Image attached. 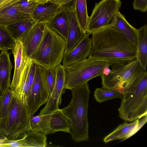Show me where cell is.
I'll list each match as a JSON object with an SVG mask.
<instances>
[{
	"label": "cell",
	"instance_id": "obj_1",
	"mask_svg": "<svg viewBox=\"0 0 147 147\" xmlns=\"http://www.w3.org/2000/svg\"><path fill=\"white\" fill-rule=\"evenodd\" d=\"M91 35V49L88 57L106 62L111 66L136 59V48L114 26L102 28Z\"/></svg>",
	"mask_w": 147,
	"mask_h": 147
},
{
	"label": "cell",
	"instance_id": "obj_2",
	"mask_svg": "<svg viewBox=\"0 0 147 147\" xmlns=\"http://www.w3.org/2000/svg\"><path fill=\"white\" fill-rule=\"evenodd\" d=\"M70 90L71 101L61 110L70 123V134L74 141H87L89 138L88 111L90 93L88 84L87 83Z\"/></svg>",
	"mask_w": 147,
	"mask_h": 147
},
{
	"label": "cell",
	"instance_id": "obj_3",
	"mask_svg": "<svg viewBox=\"0 0 147 147\" xmlns=\"http://www.w3.org/2000/svg\"><path fill=\"white\" fill-rule=\"evenodd\" d=\"M109 72L100 76L102 86L123 93L136 87L146 72L136 59L111 65Z\"/></svg>",
	"mask_w": 147,
	"mask_h": 147
},
{
	"label": "cell",
	"instance_id": "obj_4",
	"mask_svg": "<svg viewBox=\"0 0 147 147\" xmlns=\"http://www.w3.org/2000/svg\"><path fill=\"white\" fill-rule=\"evenodd\" d=\"M6 120V138L10 140L22 138L30 129V117L26 98L22 89L13 91Z\"/></svg>",
	"mask_w": 147,
	"mask_h": 147
},
{
	"label": "cell",
	"instance_id": "obj_5",
	"mask_svg": "<svg viewBox=\"0 0 147 147\" xmlns=\"http://www.w3.org/2000/svg\"><path fill=\"white\" fill-rule=\"evenodd\" d=\"M66 46V40L46 24L42 39L29 58L45 69L61 64Z\"/></svg>",
	"mask_w": 147,
	"mask_h": 147
},
{
	"label": "cell",
	"instance_id": "obj_6",
	"mask_svg": "<svg viewBox=\"0 0 147 147\" xmlns=\"http://www.w3.org/2000/svg\"><path fill=\"white\" fill-rule=\"evenodd\" d=\"M118 109L119 117L127 121L132 122L147 116V73L135 87L123 93Z\"/></svg>",
	"mask_w": 147,
	"mask_h": 147
},
{
	"label": "cell",
	"instance_id": "obj_7",
	"mask_svg": "<svg viewBox=\"0 0 147 147\" xmlns=\"http://www.w3.org/2000/svg\"><path fill=\"white\" fill-rule=\"evenodd\" d=\"M109 64L106 62L88 57L64 67L65 89L70 90L88 83L93 78L100 76Z\"/></svg>",
	"mask_w": 147,
	"mask_h": 147
},
{
	"label": "cell",
	"instance_id": "obj_8",
	"mask_svg": "<svg viewBox=\"0 0 147 147\" xmlns=\"http://www.w3.org/2000/svg\"><path fill=\"white\" fill-rule=\"evenodd\" d=\"M121 3L120 0H102L96 3L89 16L86 32L91 34L100 29L113 26Z\"/></svg>",
	"mask_w": 147,
	"mask_h": 147
},
{
	"label": "cell",
	"instance_id": "obj_9",
	"mask_svg": "<svg viewBox=\"0 0 147 147\" xmlns=\"http://www.w3.org/2000/svg\"><path fill=\"white\" fill-rule=\"evenodd\" d=\"M50 94L45 68L37 64L30 92L26 100L31 115H33L41 105L46 103Z\"/></svg>",
	"mask_w": 147,
	"mask_h": 147
},
{
	"label": "cell",
	"instance_id": "obj_10",
	"mask_svg": "<svg viewBox=\"0 0 147 147\" xmlns=\"http://www.w3.org/2000/svg\"><path fill=\"white\" fill-rule=\"evenodd\" d=\"M55 67L56 78L55 84L46 105L39 113L41 115H51L59 110V106L61 103L62 96L65 92L64 67L60 64Z\"/></svg>",
	"mask_w": 147,
	"mask_h": 147
},
{
	"label": "cell",
	"instance_id": "obj_11",
	"mask_svg": "<svg viewBox=\"0 0 147 147\" xmlns=\"http://www.w3.org/2000/svg\"><path fill=\"white\" fill-rule=\"evenodd\" d=\"M68 17L69 27L64 54L71 50L81 40L86 33L80 30L76 20L74 8V0L62 6Z\"/></svg>",
	"mask_w": 147,
	"mask_h": 147
},
{
	"label": "cell",
	"instance_id": "obj_12",
	"mask_svg": "<svg viewBox=\"0 0 147 147\" xmlns=\"http://www.w3.org/2000/svg\"><path fill=\"white\" fill-rule=\"evenodd\" d=\"M46 23L35 22L20 40L26 58L30 57L40 43Z\"/></svg>",
	"mask_w": 147,
	"mask_h": 147
},
{
	"label": "cell",
	"instance_id": "obj_13",
	"mask_svg": "<svg viewBox=\"0 0 147 147\" xmlns=\"http://www.w3.org/2000/svg\"><path fill=\"white\" fill-rule=\"evenodd\" d=\"M147 116H144L132 122H125L120 125L103 139L105 143L117 140H124L136 133L146 123Z\"/></svg>",
	"mask_w": 147,
	"mask_h": 147
},
{
	"label": "cell",
	"instance_id": "obj_14",
	"mask_svg": "<svg viewBox=\"0 0 147 147\" xmlns=\"http://www.w3.org/2000/svg\"><path fill=\"white\" fill-rule=\"evenodd\" d=\"M89 34L86 33L79 43L70 51L64 54L62 62L66 67L88 58L91 52L92 41Z\"/></svg>",
	"mask_w": 147,
	"mask_h": 147
},
{
	"label": "cell",
	"instance_id": "obj_15",
	"mask_svg": "<svg viewBox=\"0 0 147 147\" xmlns=\"http://www.w3.org/2000/svg\"><path fill=\"white\" fill-rule=\"evenodd\" d=\"M14 60V70L10 89L13 91L19 85L27 58L26 57L22 44L20 40H15L11 49Z\"/></svg>",
	"mask_w": 147,
	"mask_h": 147
},
{
	"label": "cell",
	"instance_id": "obj_16",
	"mask_svg": "<svg viewBox=\"0 0 147 147\" xmlns=\"http://www.w3.org/2000/svg\"><path fill=\"white\" fill-rule=\"evenodd\" d=\"M61 7L49 1L45 3H38L31 17L35 22L47 24L59 12Z\"/></svg>",
	"mask_w": 147,
	"mask_h": 147
},
{
	"label": "cell",
	"instance_id": "obj_17",
	"mask_svg": "<svg viewBox=\"0 0 147 147\" xmlns=\"http://www.w3.org/2000/svg\"><path fill=\"white\" fill-rule=\"evenodd\" d=\"M10 54L7 51H2L0 54V84L3 94L10 88L11 84V73L13 65Z\"/></svg>",
	"mask_w": 147,
	"mask_h": 147
},
{
	"label": "cell",
	"instance_id": "obj_18",
	"mask_svg": "<svg viewBox=\"0 0 147 147\" xmlns=\"http://www.w3.org/2000/svg\"><path fill=\"white\" fill-rule=\"evenodd\" d=\"M113 26L120 31L137 48L138 29L130 24L119 11L117 14Z\"/></svg>",
	"mask_w": 147,
	"mask_h": 147
},
{
	"label": "cell",
	"instance_id": "obj_19",
	"mask_svg": "<svg viewBox=\"0 0 147 147\" xmlns=\"http://www.w3.org/2000/svg\"><path fill=\"white\" fill-rule=\"evenodd\" d=\"M46 24L66 40L69 20L67 13L62 6L57 14L49 22Z\"/></svg>",
	"mask_w": 147,
	"mask_h": 147
},
{
	"label": "cell",
	"instance_id": "obj_20",
	"mask_svg": "<svg viewBox=\"0 0 147 147\" xmlns=\"http://www.w3.org/2000/svg\"><path fill=\"white\" fill-rule=\"evenodd\" d=\"M136 59L143 69L146 71L147 64V25L138 29V39Z\"/></svg>",
	"mask_w": 147,
	"mask_h": 147
},
{
	"label": "cell",
	"instance_id": "obj_21",
	"mask_svg": "<svg viewBox=\"0 0 147 147\" xmlns=\"http://www.w3.org/2000/svg\"><path fill=\"white\" fill-rule=\"evenodd\" d=\"M32 18L31 16L21 12L16 8L11 6L0 12V26L5 27L13 23Z\"/></svg>",
	"mask_w": 147,
	"mask_h": 147
},
{
	"label": "cell",
	"instance_id": "obj_22",
	"mask_svg": "<svg viewBox=\"0 0 147 147\" xmlns=\"http://www.w3.org/2000/svg\"><path fill=\"white\" fill-rule=\"evenodd\" d=\"M50 127L51 134L58 131L70 134L71 132L70 123L60 109L51 114Z\"/></svg>",
	"mask_w": 147,
	"mask_h": 147
},
{
	"label": "cell",
	"instance_id": "obj_23",
	"mask_svg": "<svg viewBox=\"0 0 147 147\" xmlns=\"http://www.w3.org/2000/svg\"><path fill=\"white\" fill-rule=\"evenodd\" d=\"M35 23L30 18L9 25L5 27L15 41L20 40Z\"/></svg>",
	"mask_w": 147,
	"mask_h": 147
},
{
	"label": "cell",
	"instance_id": "obj_24",
	"mask_svg": "<svg viewBox=\"0 0 147 147\" xmlns=\"http://www.w3.org/2000/svg\"><path fill=\"white\" fill-rule=\"evenodd\" d=\"M74 11L81 31L86 33L89 16L86 0H74Z\"/></svg>",
	"mask_w": 147,
	"mask_h": 147
},
{
	"label": "cell",
	"instance_id": "obj_25",
	"mask_svg": "<svg viewBox=\"0 0 147 147\" xmlns=\"http://www.w3.org/2000/svg\"><path fill=\"white\" fill-rule=\"evenodd\" d=\"M13 92L8 89L0 98V134H4L9 106L13 97Z\"/></svg>",
	"mask_w": 147,
	"mask_h": 147
},
{
	"label": "cell",
	"instance_id": "obj_26",
	"mask_svg": "<svg viewBox=\"0 0 147 147\" xmlns=\"http://www.w3.org/2000/svg\"><path fill=\"white\" fill-rule=\"evenodd\" d=\"M51 115H41L30 117V129L47 135L51 134Z\"/></svg>",
	"mask_w": 147,
	"mask_h": 147
},
{
	"label": "cell",
	"instance_id": "obj_27",
	"mask_svg": "<svg viewBox=\"0 0 147 147\" xmlns=\"http://www.w3.org/2000/svg\"><path fill=\"white\" fill-rule=\"evenodd\" d=\"M22 138L25 147H45L47 145L46 135L31 129Z\"/></svg>",
	"mask_w": 147,
	"mask_h": 147
},
{
	"label": "cell",
	"instance_id": "obj_28",
	"mask_svg": "<svg viewBox=\"0 0 147 147\" xmlns=\"http://www.w3.org/2000/svg\"><path fill=\"white\" fill-rule=\"evenodd\" d=\"M94 96V99L97 102L102 103L109 100L121 98L123 93L102 86L96 88Z\"/></svg>",
	"mask_w": 147,
	"mask_h": 147
},
{
	"label": "cell",
	"instance_id": "obj_29",
	"mask_svg": "<svg viewBox=\"0 0 147 147\" xmlns=\"http://www.w3.org/2000/svg\"><path fill=\"white\" fill-rule=\"evenodd\" d=\"M32 61L30 58L27 59L19 84L17 87L22 89L26 100L30 93L32 86L30 82L29 77V69Z\"/></svg>",
	"mask_w": 147,
	"mask_h": 147
},
{
	"label": "cell",
	"instance_id": "obj_30",
	"mask_svg": "<svg viewBox=\"0 0 147 147\" xmlns=\"http://www.w3.org/2000/svg\"><path fill=\"white\" fill-rule=\"evenodd\" d=\"M15 41L5 27L0 26V50L10 49Z\"/></svg>",
	"mask_w": 147,
	"mask_h": 147
},
{
	"label": "cell",
	"instance_id": "obj_31",
	"mask_svg": "<svg viewBox=\"0 0 147 147\" xmlns=\"http://www.w3.org/2000/svg\"><path fill=\"white\" fill-rule=\"evenodd\" d=\"M38 3L32 0H21L11 6L21 12L31 16Z\"/></svg>",
	"mask_w": 147,
	"mask_h": 147
},
{
	"label": "cell",
	"instance_id": "obj_32",
	"mask_svg": "<svg viewBox=\"0 0 147 147\" xmlns=\"http://www.w3.org/2000/svg\"><path fill=\"white\" fill-rule=\"evenodd\" d=\"M46 80L50 94L54 88L56 78L55 67L48 69L45 68Z\"/></svg>",
	"mask_w": 147,
	"mask_h": 147
},
{
	"label": "cell",
	"instance_id": "obj_33",
	"mask_svg": "<svg viewBox=\"0 0 147 147\" xmlns=\"http://www.w3.org/2000/svg\"><path fill=\"white\" fill-rule=\"evenodd\" d=\"M1 147H25L23 138L16 140L7 139Z\"/></svg>",
	"mask_w": 147,
	"mask_h": 147
},
{
	"label": "cell",
	"instance_id": "obj_34",
	"mask_svg": "<svg viewBox=\"0 0 147 147\" xmlns=\"http://www.w3.org/2000/svg\"><path fill=\"white\" fill-rule=\"evenodd\" d=\"M133 6L135 10L145 12L147 10V0H134Z\"/></svg>",
	"mask_w": 147,
	"mask_h": 147
},
{
	"label": "cell",
	"instance_id": "obj_35",
	"mask_svg": "<svg viewBox=\"0 0 147 147\" xmlns=\"http://www.w3.org/2000/svg\"><path fill=\"white\" fill-rule=\"evenodd\" d=\"M73 0H49V1L61 6L68 3Z\"/></svg>",
	"mask_w": 147,
	"mask_h": 147
},
{
	"label": "cell",
	"instance_id": "obj_36",
	"mask_svg": "<svg viewBox=\"0 0 147 147\" xmlns=\"http://www.w3.org/2000/svg\"><path fill=\"white\" fill-rule=\"evenodd\" d=\"M9 7L8 0H0V12L4 9Z\"/></svg>",
	"mask_w": 147,
	"mask_h": 147
},
{
	"label": "cell",
	"instance_id": "obj_37",
	"mask_svg": "<svg viewBox=\"0 0 147 147\" xmlns=\"http://www.w3.org/2000/svg\"><path fill=\"white\" fill-rule=\"evenodd\" d=\"M38 4H43L47 3L49 0H32Z\"/></svg>",
	"mask_w": 147,
	"mask_h": 147
},
{
	"label": "cell",
	"instance_id": "obj_38",
	"mask_svg": "<svg viewBox=\"0 0 147 147\" xmlns=\"http://www.w3.org/2000/svg\"><path fill=\"white\" fill-rule=\"evenodd\" d=\"M3 91L0 84V96H1L3 94Z\"/></svg>",
	"mask_w": 147,
	"mask_h": 147
},
{
	"label": "cell",
	"instance_id": "obj_39",
	"mask_svg": "<svg viewBox=\"0 0 147 147\" xmlns=\"http://www.w3.org/2000/svg\"></svg>",
	"mask_w": 147,
	"mask_h": 147
}]
</instances>
